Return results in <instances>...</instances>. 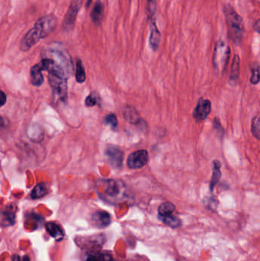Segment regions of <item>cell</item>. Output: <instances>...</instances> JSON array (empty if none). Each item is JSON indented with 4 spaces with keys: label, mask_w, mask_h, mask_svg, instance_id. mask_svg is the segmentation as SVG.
<instances>
[{
    "label": "cell",
    "mask_w": 260,
    "mask_h": 261,
    "mask_svg": "<svg viewBox=\"0 0 260 261\" xmlns=\"http://www.w3.org/2000/svg\"><path fill=\"white\" fill-rule=\"evenodd\" d=\"M57 20L53 15H47L40 18L35 26L28 31L21 40L20 48L27 51L41 39L48 36L56 26Z\"/></svg>",
    "instance_id": "obj_1"
},
{
    "label": "cell",
    "mask_w": 260,
    "mask_h": 261,
    "mask_svg": "<svg viewBox=\"0 0 260 261\" xmlns=\"http://www.w3.org/2000/svg\"><path fill=\"white\" fill-rule=\"evenodd\" d=\"M96 192L101 199L107 203H121L128 196L125 182L118 179H101L96 184Z\"/></svg>",
    "instance_id": "obj_2"
},
{
    "label": "cell",
    "mask_w": 260,
    "mask_h": 261,
    "mask_svg": "<svg viewBox=\"0 0 260 261\" xmlns=\"http://www.w3.org/2000/svg\"><path fill=\"white\" fill-rule=\"evenodd\" d=\"M224 13L225 15L229 38L235 44H239L242 41L245 32L244 20L230 5L224 6Z\"/></svg>",
    "instance_id": "obj_3"
},
{
    "label": "cell",
    "mask_w": 260,
    "mask_h": 261,
    "mask_svg": "<svg viewBox=\"0 0 260 261\" xmlns=\"http://www.w3.org/2000/svg\"><path fill=\"white\" fill-rule=\"evenodd\" d=\"M230 49L225 41L219 40L215 45L213 55V64L218 72L225 71L230 58Z\"/></svg>",
    "instance_id": "obj_4"
},
{
    "label": "cell",
    "mask_w": 260,
    "mask_h": 261,
    "mask_svg": "<svg viewBox=\"0 0 260 261\" xmlns=\"http://www.w3.org/2000/svg\"><path fill=\"white\" fill-rule=\"evenodd\" d=\"M48 81L55 98L61 101H65L67 97V78L49 74Z\"/></svg>",
    "instance_id": "obj_5"
},
{
    "label": "cell",
    "mask_w": 260,
    "mask_h": 261,
    "mask_svg": "<svg viewBox=\"0 0 260 261\" xmlns=\"http://www.w3.org/2000/svg\"><path fill=\"white\" fill-rule=\"evenodd\" d=\"M82 0H72L70 3V7L67 10V14L64 17V22H63V28L64 30L71 31L74 26L75 21H76V17H77L79 11L82 7Z\"/></svg>",
    "instance_id": "obj_6"
},
{
    "label": "cell",
    "mask_w": 260,
    "mask_h": 261,
    "mask_svg": "<svg viewBox=\"0 0 260 261\" xmlns=\"http://www.w3.org/2000/svg\"><path fill=\"white\" fill-rule=\"evenodd\" d=\"M149 161V154L146 150H138L128 156L127 165L130 169L137 170L145 167Z\"/></svg>",
    "instance_id": "obj_7"
},
{
    "label": "cell",
    "mask_w": 260,
    "mask_h": 261,
    "mask_svg": "<svg viewBox=\"0 0 260 261\" xmlns=\"http://www.w3.org/2000/svg\"><path fill=\"white\" fill-rule=\"evenodd\" d=\"M105 156L108 164L114 169L122 167L124 161V152L117 146L109 145L105 150Z\"/></svg>",
    "instance_id": "obj_8"
},
{
    "label": "cell",
    "mask_w": 260,
    "mask_h": 261,
    "mask_svg": "<svg viewBox=\"0 0 260 261\" xmlns=\"http://www.w3.org/2000/svg\"><path fill=\"white\" fill-rule=\"evenodd\" d=\"M212 110V103L210 100L201 98L198 100L196 107L194 110L192 116L197 122H201L207 119Z\"/></svg>",
    "instance_id": "obj_9"
},
{
    "label": "cell",
    "mask_w": 260,
    "mask_h": 261,
    "mask_svg": "<svg viewBox=\"0 0 260 261\" xmlns=\"http://www.w3.org/2000/svg\"><path fill=\"white\" fill-rule=\"evenodd\" d=\"M150 46L154 51H157L160 47V41H161V34L157 28L156 24V19L151 20V24H150Z\"/></svg>",
    "instance_id": "obj_10"
},
{
    "label": "cell",
    "mask_w": 260,
    "mask_h": 261,
    "mask_svg": "<svg viewBox=\"0 0 260 261\" xmlns=\"http://www.w3.org/2000/svg\"><path fill=\"white\" fill-rule=\"evenodd\" d=\"M93 223L98 228H105L111 222V217L109 213L105 211H97L93 215Z\"/></svg>",
    "instance_id": "obj_11"
},
{
    "label": "cell",
    "mask_w": 260,
    "mask_h": 261,
    "mask_svg": "<svg viewBox=\"0 0 260 261\" xmlns=\"http://www.w3.org/2000/svg\"><path fill=\"white\" fill-rule=\"evenodd\" d=\"M104 8L103 4L100 1H97L93 6V10H92L90 17H91L92 21L96 25H99L102 23L104 16Z\"/></svg>",
    "instance_id": "obj_12"
},
{
    "label": "cell",
    "mask_w": 260,
    "mask_h": 261,
    "mask_svg": "<svg viewBox=\"0 0 260 261\" xmlns=\"http://www.w3.org/2000/svg\"><path fill=\"white\" fill-rule=\"evenodd\" d=\"M31 83L35 87H40L44 83V76L42 74V70L38 64L34 66L31 69L30 72Z\"/></svg>",
    "instance_id": "obj_13"
},
{
    "label": "cell",
    "mask_w": 260,
    "mask_h": 261,
    "mask_svg": "<svg viewBox=\"0 0 260 261\" xmlns=\"http://www.w3.org/2000/svg\"><path fill=\"white\" fill-rule=\"evenodd\" d=\"M46 229H47V232L50 234V236L57 242H60L64 239V231L57 224L53 223V222H48L46 225Z\"/></svg>",
    "instance_id": "obj_14"
},
{
    "label": "cell",
    "mask_w": 260,
    "mask_h": 261,
    "mask_svg": "<svg viewBox=\"0 0 260 261\" xmlns=\"http://www.w3.org/2000/svg\"><path fill=\"white\" fill-rule=\"evenodd\" d=\"M221 163L219 161H214L212 177L210 182V191L213 192L214 188L221 178Z\"/></svg>",
    "instance_id": "obj_15"
},
{
    "label": "cell",
    "mask_w": 260,
    "mask_h": 261,
    "mask_svg": "<svg viewBox=\"0 0 260 261\" xmlns=\"http://www.w3.org/2000/svg\"><path fill=\"white\" fill-rule=\"evenodd\" d=\"M123 114L125 120L128 121L130 123L134 124V125H137L138 123L139 120H140V116H139L138 112L134 107H125Z\"/></svg>",
    "instance_id": "obj_16"
},
{
    "label": "cell",
    "mask_w": 260,
    "mask_h": 261,
    "mask_svg": "<svg viewBox=\"0 0 260 261\" xmlns=\"http://www.w3.org/2000/svg\"><path fill=\"white\" fill-rule=\"evenodd\" d=\"M240 64L241 59L238 55H235L232 63V70H230V83L232 84H236L239 79Z\"/></svg>",
    "instance_id": "obj_17"
},
{
    "label": "cell",
    "mask_w": 260,
    "mask_h": 261,
    "mask_svg": "<svg viewBox=\"0 0 260 261\" xmlns=\"http://www.w3.org/2000/svg\"><path fill=\"white\" fill-rule=\"evenodd\" d=\"M159 219L163 224L172 228H178L182 226L181 219L174 214L168 215V216L160 218Z\"/></svg>",
    "instance_id": "obj_18"
},
{
    "label": "cell",
    "mask_w": 260,
    "mask_h": 261,
    "mask_svg": "<svg viewBox=\"0 0 260 261\" xmlns=\"http://www.w3.org/2000/svg\"><path fill=\"white\" fill-rule=\"evenodd\" d=\"M176 206L172 202H163L158 208V218L164 217L168 215L174 214Z\"/></svg>",
    "instance_id": "obj_19"
},
{
    "label": "cell",
    "mask_w": 260,
    "mask_h": 261,
    "mask_svg": "<svg viewBox=\"0 0 260 261\" xmlns=\"http://www.w3.org/2000/svg\"><path fill=\"white\" fill-rule=\"evenodd\" d=\"M47 193H48V189L47 186L44 182H41L35 186V188L32 190L31 196L33 199H41L46 196Z\"/></svg>",
    "instance_id": "obj_20"
},
{
    "label": "cell",
    "mask_w": 260,
    "mask_h": 261,
    "mask_svg": "<svg viewBox=\"0 0 260 261\" xmlns=\"http://www.w3.org/2000/svg\"><path fill=\"white\" fill-rule=\"evenodd\" d=\"M76 79L79 84L85 82V79H86L85 68H84L82 61L79 59L76 61Z\"/></svg>",
    "instance_id": "obj_21"
},
{
    "label": "cell",
    "mask_w": 260,
    "mask_h": 261,
    "mask_svg": "<svg viewBox=\"0 0 260 261\" xmlns=\"http://www.w3.org/2000/svg\"><path fill=\"white\" fill-rule=\"evenodd\" d=\"M86 261H114L112 256L106 253L96 252L90 254Z\"/></svg>",
    "instance_id": "obj_22"
},
{
    "label": "cell",
    "mask_w": 260,
    "mask_h": 261,
    "mask_svg": "<svg viewBox=\"0 0 260 261\" xmlns=\"http://www.w3.org/2000/svg\"><path fill=\"white\" fill-rule=\"evenodd\" d=\"M105 124L108 125L111 129L117 130L119 127V121H118L117 116L113 113L107 115L105 118Z\"/></svg>",
    "instance_id": "obj_23"
},
{
    "label": "cell",
    "mask_w": 260,
    "mask_h": 261,
    "mask_svg": "<svg viewBox=\"0 0 260 261\" xmlns=\"http://www.w3.org/2000/svg\"><path fill=\"white\" fill-rule=\"evenodd\" d=\"M251 130L253 136L259 140L260 138V117L259 114L256 115L253 118V122H252Z\"/></svg>",
    "instance_id": "obj_24"
},
{
    "label": "cell",
    "mask_w": 260,
    "mask_h": 261,
    "mask_svg": "<svg viewBox=\"0 0 260 261\" xmlns=\"http://www.w3.org/2000/svg\"><path fill=\"white\" fill-rule=\"evenodd\" d=\"M2 219H3V222H7V225H12V223H14V219H15V213H14L13 210H9V208H7V210H5L3 213H2Z\"/></svg>",
    "instance_id": "obj_25"
},
{
    "label": "cell",
    "mask_w": 260,
    "mask_h": 261,
    "mask_svg": "<svg viewBox=\"0 0 260 261\" xmlns=\"http://www.w3.org/2000/svg\"><path fill=\"white\" fill-rule=\"evenodd\" d=\"M148 2V13L151 20L155 19L156 10H157V0H147Z\"/></svg>",
    "instance_id": "obj_26"
},
{
    "label": "cell",
    "mask_w": 260,
    "mask_h": 261,
    "mask_svg": "<svg viewBox=\"0 0 260 261\" xmlns=\"http://www.w3.org/2000/svg\"><path fill=\"white\" fill-rule=\"evenodd\" d=\"M259 64H256L252 68V76L250 81L253 84H257L259 82Z\"/></svg>",
    "instance_id": "obj_27"
},
{
    "label": "cell",
    "mask_w": 260,
    "mask_h": 261,
    "mask_svg": "<svg viewBox=\"0 0 260 261\" xmlns=\"http://www.w3.org/2000/svg\"><path fill=\"white\" fill-rule=\"evenodd\" d=\"M98 102H99V97L95 93H93V94L92 93L90 96H87L85 101V105L89 107H95V106L97 105Z\"/></svg>",
    "instance_id": "obj_28"
},
{
    "label": "cell",
    "mask_w": 260,
    "mask_h": 261,
    "mask_svg": "<svg viewBox=\"0 0 260 261\" xmlns=\"http://www.w3.org/2000/svg\"><path fill=\"white\" fill-rule=\"evenodd\" d=\"M6 100H7L6 95L5 94L4 92L0 90V107H3L6 104Z\"/></svg>",
    "instance_id": "obj_29"
},
{
    "label": "cell",
    "mask_w": 260,
    "mask_h": 261,
    "mask_svg": "<svg viewBox=\"0 0 260 261\" xmlns=\"http://www.w3.org/2000/svg\"><path fill=\"white\" fill-rule=\"evenodd\" d=\"M12 261H30V259L27 256H24V257H20V256L15 255L12 258Z\"/></svg>",
    "instance_id": "obj_30"
},
{
    "label": "cell",
    "mask_w": 260,
    "mask_h": 261,
    "mask_svg": "<svg viewBox=\"0 0 260 261\" xmlns=\"http://www.w3.org/2000/svg\"><path fill=\"white\" fill-rule=\"evenodd\" d=\"M254 30L259 33V20H257L254 24Z\"/></svg>",
    "instance_id": "obj_31"
},
{
    "label": "cell",
    "mask_w": 260,
    "mask_h": 261,
    "mask_svg": "<svg viewBox=\"0 0 260 261\" xmlns=\"http://www.w3.org/2000/svg\"><path fill=\"white\" fill-rule=\"evenodd\" d=\"M91 3H92V0H88V2H87V6H90V4H91Z\"/></svg>",
    "instance_id": "obj_32"
},
{
    "label": "cell",
    "mask_w": 260,
    "mask_h": 261,
    "mask_svg": "<svg viewBox=\"0 0 260 261\" xmlns=\"http://www.w3.org/2000/svg\"><path fill=\"white\" fill-rule=\"evenodd\" d=\"M2 125H3V120H2L1 118H0V127L2 126Z\"/></svg>",
    "instance_id": "obj_33"
}]
</instances>
